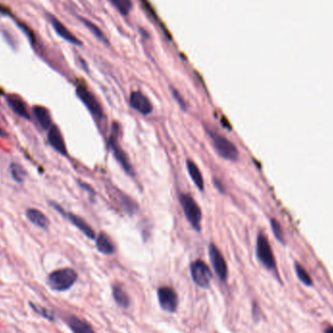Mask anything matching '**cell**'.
I'll return each mask as SVG.
<instances>
[{
  "label": "cell",
  "instance_id": "5b68a950",
  "mask_svg": "<svg viewBox=\"0 0 333 333\" xmlns=\"http://www.w3.org/2000/svg\"><path fill=\"white\" fill-rule=\"evenodd\" d=\"M213 147L219 156L226 160H238L239 152L237 147H235L230 140L221 135L213 136Z\"/></svg>",
  "mask_w": 333,
  "mask_h": 333
},
{
  "label": "cell",
  "instance_id": "6da1fadb",
  "mask_svg": "<svg viewBox=\"0 0 333 333\" xmlns=\"http://www.w3.org/2000/svg\"><path fill=\"white\" fill-rule=\"evenodd\" d=\"M78 275L71 268H64L52 272L48 277V284L57 292L69 290L77 280Z\"/></svg>",
  "mask_w": 333,
  "mask_h": 333
},
{
  "label": "cell",
  "instance_id": "7c38bea8",
  "mask_svg": "<svg viewBox=\"0 0 333 333\" xmlns=\"http://www.w3.org/2000/svg\"><path fill=\"white\" fill-rule=\"evenodd\" d=\"M48 17H49V21H50L52 27L55 29V31L62 38H64L65 40L68 41L69 43H72V44H75V45H80V41L78 40L58 19H56L52 15H49Z\"/></svg>",
  "mask_w": 333,
  "mask_h": 333
},
{
  "label": "cell",
  "instance_id": "7402d4cb",
  "mask_svg": "<svg viewBox=\"0 0 333 333\" xmlns=\"http://www.w3.org/2000/svg\"><path fill=\"white\" fill-rule=\"evenodd\" d=\"M10 172H11V174H12L14 179L16 181H18L19 183H22L25 180L26 176H27L26 170L20 164H17V163L11 164Z\"/></svg>",
  "mask_w": 333,
  "mask_h": 333
},
{
  "label": "cell",
  "instance_id": "9a60e30c",
  "mask_svg": "<svg viewBox=\"0 0 333 333\" xmlns=\"http://www.w3.org/2000/svg\"><path fill=\"white\" fill-rule=\"evenodd\" d=\"M26 215L31 223L42 229H47L50 224L48 217L37 209H28Z\"/></svg>",
  "mask_w": 333,
  "mask_h": 333
},
{
  "label": "cell",
  "instance_id": "4fadbf2b",
  "mask_svg": "<svg viewBox=\"0 0 333 333\" xmlns=\"http://www.w3.org/2000/svg\"><path fill=\"white\" fill-rule=\"evenodd\" d=\"M6 101L8 103V106L16 114H18L19 116H21L23 118H26L27 120L30 119L29 113L27 111V106H26L25 102L19 96H16V94L8 96Z\"/></svg>",
  "mask_w": 333,
  "mask_h": 333
},
{
  "label": "cell",
  "instance_id": "5bb4252c",
  "mask_svg": "<svg viewBox=\"0 0 333 333\" xmlns=\"http://www.w3.org/2000/svg\"><path fill=\"white\" fill-rule=\"evenodd\" d=\"M32 111H33V115H34L35 119L43 130H48L52 127L51 114L46 107L36 106V107H33Z\"/></svg>",
  "mask_w": 333,
  "mask_h": 333
},
{
  "label": "cell",
  "instance_id": "ffe728a7",
  "mask_svg": "<svg viewBox=\"0 0 333 333\" xmlns=\"http://www.w3.org/2000/svg\"><path fill=\"white\" fill-rule=\"evenodd\" d=\"M112 294H113L114 300L116 301V303L119 306L123 307V308H128L130 306V303H131L130 297H129L128 293L124 291V289L121 287L120 284L113 286Z\"/></svg>",
  "mask_w": 333,
  "mask_h": 333
},
{
  "label": "cell",
  "instance_id": "44dd1931",
  "mask_svg": "<svg viewBox=\"0 0 333 333\" xmlns=\"http://www.w3.org/2000/svg\"><path fill=\"white\" fill-rule=\"evenodd\" d=\"M109 2L124 16H127L132 10V0H109Z\"/></svg>",
  "mask_w": 333,
  "mask_h": 333
},
{
  "label": "cell",
  "instance_id": "d4e9b609",
  "mask_svg": "<svg viewBox=\"0 0 333 333\" xmlns=\"http://www.w3.org/2000/svg\"><path fill=\"white\" fill-rule=\"evenodd\" d=\"M82 21L84 22L85 26L88 27V28L93 32V34L97 36V37H99L100 39H103V38H104V35H103V33L101 32V30L99 29V27H96V26L93 25L91 22H89V21H87V20H84V19H83Z\"/></svg>",
  "mask_w": 333,
  "mask_h": 333
},
{
  "label": "cell",
  "instance_id": "9c48e42d",
  "mask_svg": "<svg viewBox=\"0 0 333 333\" xmlns=\"http://www.w3.org/2000/svg\"><path fill=\"white\" fill-rule=\"evenodd\" d=\"M130 106L144 115H147V114L151 113L152 109H153L152 105H151L150 101L147 99V96H145L144 93H140L138 91H135L131 93Z\"/></svg>",
  "mask_w": 333,
  "mask_h": 333
},
{
  "label": "cell",
  "instance_id": "ba28073f",
  "mask_svg": "<svg viewBox=\"0 0 333 333\" xmlns=\"http://www.w3.org/2000/svg\"><path fill=\"white\" fill-rule=\"evenodd\" d=\"M76 93L93 115L98 118L104 117L103 108L101 107L100 103L97 101V99L93 97V93H90L88 90H86L83 87H78L76 90Z\"/></svg>",
  "mask_w": 333,
  "mask_h": 333
},
{
  "label": "cell",
  "instance_id": "603a6c76",
  "mask_svg": "<svg viewBox=\"0 0 333 333\" xmlns=\"http://www.w3.org/2000/svg\"><path fill=\"white\" fill-rule=\"evenodd\" d=\"M294 267H295L296 275H297V277H298V279L300 280V281L303 282L307 287H311L313 284V280H312V278L310 277V275L307 273L305 268L301 266L298 263H295Z\"/></svg>",
  "mask_w": 333,
  "mask_h": 333
},
{
  "label": "cell",
  "instance_id": "277c9868",
  "mask_svg": "<svg viewBox=\"0 0 333 333\" xmlns=\"http://www.w3.org/2000/svg\"><path fill=\"white\" fill-rule=\"evenodd\" d=\"M190 269L194 282L202 289H208L213 278L209 266L202 260H196L191 264Z\"/></svg>",
  "mask_w": 333,
  "mask_h": 333
},
{
  "label": "cell",
  "instance_id": "cb8c5ba5",
  "mask_svg": "<svg viewBox=\"0 0 333 333\" xmlns=\"http://www.w3.org/2000/svg\"><path fill=\"white\" fill-rule=\"evenodd\" d=\"M271 226H272V230H273V233H274L275 237L281 243H283V233H282L280 223L277 220L272 219L271 220Z\"/></svg>",
  "mask_w": 333,
  "mask_h": 333
},
{
  "label": "cell",
  "instance_id": "83f0119b",
  "mask_svg": "<svg viewBox=\"0 0 333 333\" xmlns=\"http://www.w3.org/2000/svg\"><path fill=\"white\" fill-rule=\"evenodd\" d=\"M213 183H214L215 187H216L220 192H224V188L222 186L221 182H219L217 179H213Z\"/></svg>",
  "mask_w": 333,
  "mask_h": 333
},
{
  "label": "cell",
  "instance_id": "e0dca14e",
  "mask_svg": "<svg viewBox=\"0 0 333 333\" xmlns=\"http://www.w3.org/2000/svg\"><path fill=\"white\" fill-rule=\"evenodd\" d=\"M67 217L68 219L71 221L72 224H74L75 226L77 227L81 232H83L88 238L90 239H94L96 237V234L93 232V229L91 228L90 225H88L85 220H83L81 217L75 215V214H72V213H68L67 214Z\"/></svg>",
  "mask_w": 333,
  "mask_h": 333
},
{
  "label": "cell",
  "instance_id": "52a82bcc",
  "mask_svg": "<svg viewBox=\"0 0 333 333\" xmlns=\"http://www.w3.org/2000/svg\"><path fill=\"white\" fill-rule=\"evenodd\" d=\"M209 255L215 274L218 276L220 280H226L228 277L226 261L223 255L219 252V250L213 244L210 245Z\"/></svg>",
  "mask_w": 333,
  "mask_h": 333
},
{
  "label": "cell",
  "instance_id": "f1b7e54d",
  "mask_svg": "<svg viewBox=\"0 0 333 333\" xmlns=\"http://www.w3.org/2000/svg\"><path fill=\"white\" fill-rule=\"evenodd\" d=\"M324 333H333V326H328L324 329Z\"/></svg>",
  "mask_w": 333,
  "mask_h": 333
},
{
  "label": "cell",
  "instance_id": "7a4b0ae2",
  "mask_svg": "<svg viewBox=\"0 0 333 333\" xmlns=\"http://www.w3.org/2000/svg\"><path fill=\"white\" fill-rule=\"evenodd\" d=\"M256 255L261 264L268 270L276 272V260L273 254L271 246L267 240L266 236L260 233L256 241Z\"/></svg>",
  "mask_w": 333,
  "mask_h": 333
},
{
  "label": "cell",
  "instance_id": "ac0fdd59",
  "mask_svg": "<svg viewBox=\"0 0 333 333\" xmlns=\"http://www.w3.org/2000/svg\"><path fill=\"white\" fill-rule=\"evenodd\" d=\"M97 249L99 252H101L104 254H107V255L112 254L115 251L114 245L112 244L109 237L105 233H101L97 237Z\"/></svg>",
  "mask_w": 333,
  "mask_h": 333
},
{
  "label": "cell",
  "instance_id": "2e32d148",
  "mask_svg": "<svg viewBox=\"0 0 333 333\" xmlns=\"http://www.w3.org/2000/svg\"><path fill=\"white\" fill-rule=\"evenodd\" d=\"M67 323L69 328L73 333H96L88 322L81 320L75 316L69 317V319L67 320Z\"/></svg>",
  "mask_w": 333,
  "mask_h": 333
},
{
  "label": "cell",
  "instance_id": "8992f818",
  "mask_svg": "<svg viewBox=\"0 0 333 333\" xmlns=\"http://www.w3.org/2000/svg\"><path fill=\"white\" fill-rule=\"evenodd\" d=\"M160 307L166 312L174 313L178 305L177 294L172 288L162 287L157 291Z\"/></svg>",
  "mask_w": 333,
  "mask_h": 333
},
{
  "label": "cell",
  "instance_id": "8fae6325",
  "mask_svg": "<svg viewBox=\"0 0 333 333\" xmlns=\"http://www.w3.org/2000/svg\"><path fill=\"white\" fill-rule=\"evenodd\" d=\"M109 146L111 147V150H112L115 158L120 163V165L123 167V169L127 173L133 174V169H132V166H131L130 162H129V159H128L127 155L125 154V152L122 150V148L117 145V141H116V139L114 137V134L109 139Z\"/></svg>",
  "mask_w": 333,
  "mask_h": 333
},
{
  "label": "cell",
  "instance_id": "484cf974",
  "mask_svg": "<svg viewBox=\"0 0 333 333\" xmlns=\"http://www.w3.org/2000/svg\"><path fill=\"white\" fill-rule=\"evenodd\" d=\"M31 307L35 310V312L39 313L41 314L44 318H46L47 320H53V315L48 311V310H45V309H41L40 307H35L33 304H30Z\"/></svg>",
  "mask_w": 333,
  "mask_h": 333
},
{
  "label": "cell",
  "instance_id": "4316f807",
  "mask_svg": "<svg viewBox=\"0 0 333 333\" xmlns=\"http://www.w3.org/2000/svg\"><path fill=\"white\" fill-rule=\"evenodd\" d=\"M173 96H174V98L177 100V102L180 104V106L181 107H183V108H185V104H184V102H183V100L180 98V96L177 93V92L175 91V90H173Z\"/></svg>",
  "mask_w": 333,
  "mask_h": 333
},
{
  "label": "cell",
  "instance_id": "d6986e66",
  "mask_svg": "<svg viewBox=\"0 0 333 333\" xmlns=\"http://www.w3.org/2000/svg\"><path fill=\"white\" fill-rule=\"evenodd\" d=\"M186 166L189 175L191 176L195 185L198 187L201 191H203L204 190V179H203L202 173H201L199 168L197 167V165L194 162H192L191 160H187Z\"/></svg>",
  "mask_w": 333,
  "mask_h": 333
},
{
  "label": "cell",
  "instance_id": "30bf717a",
  "mask_svg": "<svg viewBox=\"0 0 333 333\" xmlns=\"http://www.w3.org/2000/svg\"><path fill=\"white\" fill-rule=\"evenodd\" d=\"M48 140L52 147H54L59 153H61L63 155H67V147H66L65 139L63 137V134L61 133L60 129L56 125H52V127L49 129Z\"/></svg>",
  "mask_w": 333,
  "mask_h": 333
},
{
  "label": "cell",
  "instance_id": "3957f363",
  "mask_svg": "<svg viewBox=\"0 0 333 333\" xmlns=\"http://www.w3.org/2000/svg\"><path fill=\"white\" fill-rule=\"evenodd\" d=\"M179 200L189 223L197 231H200L202 212L198 204L187 194H181Z\"/></svg>",
  "mask_w": 333,
  "mask_h": 333
}]
</instances>
